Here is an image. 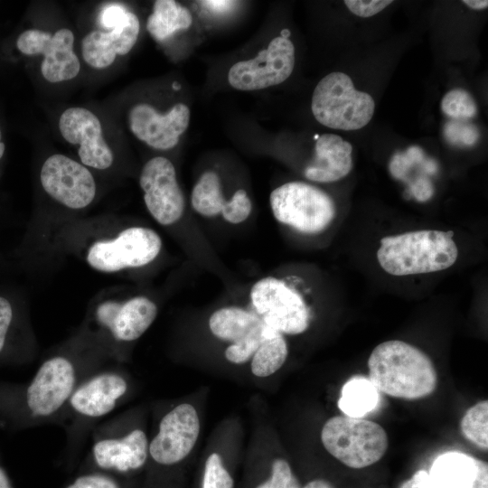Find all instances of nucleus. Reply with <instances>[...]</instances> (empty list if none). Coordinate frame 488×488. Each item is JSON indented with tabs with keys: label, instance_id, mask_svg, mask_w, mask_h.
I'll return each instance as SVG.
<instances>
[{
	"label": "nucleus",
	"instance_id": "1",
	"mask_svg": "<svg viewBox=\"0 0 488 488\" xmlns=\"http://www.w3.org/2000/svg\"><path fill=\"white\" fill-rule=\"evenodd\" d=\"M369 380L376 389L393 398L418 399L432 394L437 376L430 358L399 340L378 344L368 360Z\"/></svg>",
	"mask_w": 488,
	"mask_h": 488
},
{
	"label": "nucleus",
	"instance_id": "2",
	"mask_svg": "<svg viewBox=\"0 0 488 488\" xmlns=\"http://www.w3.org/2000/svg\"><path fill=\"white\" fill-rule=\"evenodd\" d=\"M99 367L80 363L65 354L44 360L23 389V418L29 425L56 423L79 383Z\"/></svg>",
	"mask_w": 488,
	"mask_h": 488
},
{
	"label": "nucleus",
	"instance_id": "3",
	"mask_svg": "<svg viewBox=\"0 0 488 488\" xmlns=\"http://www.w3.org/2000/svg\"><path fill=\"white\" fill-rule=\"evenodd\" d=\"M453 231L420 230L380 239L377 260L392 276L402 277L441 271L458 257Z\"/></svg>",
	"mask_w": 488,
	"mask_h": 488
},
{
	"label": "nucleus",
	"instance_id": "4",
	"mask_svg": "<svg viewBox=\"0 0 488 488\" xmlns=\"http://www.w3.org/2000/svg\"><path fill=\"white\" fill-rule=\"evenodd\" d=\"M129 389L127 376L114 367H99L84 378L70 397L56 423L77 444L98 421L111 414Z\"/></svg>",
	"mask_w": 488,
	"mask_h": 488
},
{
	"label": "nucleus",
	"instance_id": "5",
	"mask_svg": "<svg viewBox=\"0 0 488 488\" xmlns=\"http://www.w3.org/2000/svg\"><path fill=\"white\" fill-rule=\"evenodd\" d=\"M149 440L138 427H126L123 418H113L91 429L89 459L91 470L117 477L141 469L148 459Z\"/></svg>",
	"mask_w": 488,
	"mask_h": 488
},
{
	"label": "nucleus",
	"instance_id": "6",
	"mask_svg": "<svg viewBox=\"0 0 488 488\" xmlns=\"http://www.w3.org/2000/svg\"><path fill=\"white\" fill-rule=\"evenodd\" d=\"M315 119L322 125L341 130H356L371 119L375 103L371 95L357 90L351 78L332 72L316 85L311 103Z\"/></svg>",
	"mask_w": 488,
	"mask_h": 488
},
{
	"label": "nucleus",
	"instance_id": "7",
	"mask_svg": "<svg viewBox=\"0 0 488 488\" xmlns=\"http://www.w3.org/2000/svg\"><path fill=\"white\" fill-rule=\"evenodd\" d=\"M321 440L333 456L355 469L378 462L389 446L387 433L378 423L348 416L329 418L322 428Z\"/></svg>",
	"mask_w": 488,
	"mask_h": 488
},
{
	"label": "nucleus",
	"instance_id": "8",
	"mask_svg": "<svg viewBox=\"0 0 488 488\" xmlns=\"http://www.w3.org/2000/svg\"><path fill=\"white\" fill-rule=\"evenodd\" d=\"M274 217L303 233L324 230L335 217V204L323 190L304 182L284 183L269 198Z\"/></svg>",
	"mask_w": 488,
	"mask_h": 488
},
{
	"label": "nucleus",
	"instance_id": "9",
	"mask_svg": "<svg viewBox=\"0 0 488 488\" xmlns=\"http://www.w3.org/2000/svg\"><path fill=\"white\" fill-rule=\"evenodd\" d=\"M162 248L160 236L145 227H131L117 237L95 242L87 254L89 265L101 272H117L145 266L156 258Z\"/></svg>",
	"mask_w": 488,
	"mask_h": 488
},
{
	"label": "nucleus",
	"instance_id": "10",
	"mask_svg": "<svg viewBox=\"0 0 488 488\" xmlns=\"http://www.w3.org/2000/svg\"><path fill=\"white\" fill-rule=\"evenodd\" d=\"M252 305L264 324L286 334H299L309 326V311L302 296L275 277L258 280L251 288Z\"/></svg>",
	"mask_w": 488,
	"mask_h": 488
},
{
	"label": "nucleus",
	"instance_id": "11",
	"mask_svg": "<svg viewBox=\"0 0 488 488\" xmlns=\"http://www.w3.org/2000/svg\"><path fill=\"white\" fill-rule=\"evenodd\" d=\"M294 66V44L288 38L278 36L255 58L233 64L229 70L228 80L239 90L262 89L285 81Z\"/></svg>",
	"mask_w": 488,
	"mask_h": 488
},
{
	"label": "nucleus",
	"instance_id": "12",
	"mask_svg": "<svg viewBox=\"0 0 488 488\" xmlns=\"http://www.w3.org/2000/svg\"><path fill=\"white\" fill-rule=\"evenodd\" d=\"M199 433L196 409L188 403L179 404L161 418L148 445V457L160 466L174 465L190 454Z\"/></svg>",
	"mask_w": 488,
	"mask_h": 488
},
{
	"label": "nucleus",
	"instance_id": "13",
	"mask_svg": "<svg viewBox=\"0 0 488 488\" xmlns=\"http://www.w3.org/2000/svg\"><path fill=\"white\" fill-rule=\"evenodd\" d=\"M139 184L145 206L158 223L168 226L181 219L184 197L170 160L163 156L150 159L141 171Z\"/></svg>",
	"mask_w": 488,
	"mask_h": 488
},
{
	"label": "nucleus",
	"instance_id": "14",
	"mask_svg": "<svg viewBox=\"0 0 488 488\" xmlns=\"http://www.w3.org/2000/svg\"><path fill=\"white\" fill-rule=\"evenodd\" d=\"M40 180L52 199L70 209L87 207L96 195V183L89 169L64 155L45 160Z\"/></svg>",
	"mask_w": 488,
	"mask_h": 488
},
{
	"label": "nucleus",
	"instance_id": "15",
	"mask_svg": "<svg viewBox=\"0 0 488 488\" xmlns=\"http://www.w3.org/2000/svg\"><path fill=\"white\" fill-rule=\"evenodd\" d=\"M190 116V109L183 103L175 104L165 114L141 103L129 110L128 125L132 134L147 145L157 150H169L178 144L187 129Z\"/></svg>",
	"mask_w": 488,
	"mask_h": 488
},
{
	"label": "nucleus",
	"instance_id": "16",
	"mask_svg": "<svg viewBox=\"0 0 488 488\" xmlns=\"http://www.w3.org/2000/svg\"><path fill=\"white\" fill-rule=\"evenodd\" d=\"M59 129L67 142L80 145L78 154L83 165L99 170L111 166L113 152L103 137L99 119L90 110L67 108L60 117Z\"/></svg>",
	"mask_w": 488,
	"mask_h": 488
},
{
	"label": "nucleus",
	"instance_id": "17",
	"mask_svg": "<svg viewBox=\"0 0 488 488\" xmlns=\"http://www.w3.org/2000/svg\"><path fill=\"white\" fill-rule=\"evenodd\" d=\"M98 325L118 343L141 337L157 315L156 305L147 297L136 296L124 303L105 301L95 310Z\"/></svg>",
	"mask_w": 488,
	"mask_h": 488
},
{
	"label": "nucleus",
	"instance_id": "18",
	"mask_svg": "<svg viewBox=\"0 0 488 488\" xmlns=\"http://www.w3.org/2000/svg\"><path fill=\"white\" fill-rule=\"evenodd\" d=\"M140 30L137 16L127 12L125 19L109 32L93 31L81 41L84 61L95 69L110 66L117 55L128 53L136 42Z\"/></svg>",
	"mask_w": 488,
	"mask_h": 488
},
{
	"label": "nucleus",
	"instance_id": "19",
	"mask_svg": "<svg viewBox=\"0 0 488 488\" xmlns=\"http://www.w3.org/2000/svg\"><path fill=\"white\" fill-rule=\"evenodd\" d=\"M428 474L436 488H488L487 463L458 451L438 455Z\"/></svg>",
	"mask_w": 488,
	"mask_h": 488
},
{
	"label": "nucleus",
	"instance_id": "20",
	"mask_svg": "<svg viewBox=\"0 0 488 488\" xmlns=\"http://www.w3.org/2000/svg\"><path fill=\"white\" fill-rule=\"evenodd\" d=\"M314 156L305 169V176L314 182L333 183L345 177L352 168V146L335 134L317 136Z\"/></svg>",
	"mask_w": 488,
	"mask_h": 488
},
{
	"label": "nucleus",
	"instance_id": "21",
	"mask_svg": "<svg viewBox=\"0 0 488 488\" xmlns=\"http://www.w3.org/2000/svg\"><path fill=\"white\" fill-rule=\"evenodd\" d=\"M73 33L65 28L58 30L47 42L41 64V72L47 81H66L79 74L80 63L73 51Z\"/></svg>",
	"mask_w": 488,
	"mask_h": 488
},
{
	"label": "nucleus",
	"instance_id": "22",
	"mask_svg": "<svg viewBox=\"0 0 488 488\" xmlns=\"http://www.w3.org/2000/svg\"><path fill=\"white\" fill-rule=\"evenodd\" d=\"M192 23L190 11L174 0H157L148 16L146 29L157 42H163Z\"/></svg>",
	"mask_w": 488,
	"mask_h": 488
},
{
	"label": "nucleus",
	"instance_id": "23",
	"mask_svg": "<svg viewBox=\"0 0 488 488\" xmlns=\"http://www.w3.org/2000/svg\"><path fill=\"white\" fill-rule=\"evenodd\" d=\"M263 324L258 315L236 306L215 311L209 319L211 333L219 339L236 343Z\"/></svg>",
	"mask_w": 488,
	"mask_h": 488
},
{
	"label": "nucleus",
	"instance_id": "24",
	"mask_svg": "<svg viewBox=\"0 0 488 488\" xmlns=\"http://www.w3.org/2000/svg\"><path fill=\"white\" fill-rule=\"evenodd\" d=\"M379 399V390L372 382L358 376L343 385L338 407L345 416L361 418L376 408Z\"/></svg>",
	"mask_w": 488,
	"mask_h": 488
},
{
	"label": "nucleus",
	"instance_id": "25",
	"mask_svg": "<svg viewBox=\"0 0 488 488\" xmlns=\"http://www.w3.org/2000/svg\"><path fill=\"white\" fill-rule=\"evenodd\" d=\"M288 355L282 333L266 326L265 336L252 356L251 371L258 377H267L278 371Z\"/></svg>",
	"mask_w": 488,
	"mask_h": 488
},
{
	"label": "nucleus",
	"instance_id": "26",
	"mask_svg": "<svg viewBox=\"0 0 488 488\" xmlns=\"http://www.w3.org/2000/svg\"><path fill=\"white\" fill-rule=\"evenodd\" d=\"M191 202L194 211L205 217H213L221 212L226 200L215 172L206 171L201 175L192 189Z\"/></svg>",
	"mask_w": 488,
	"mask_h": 488
},
{
	"label": "nucleus",
	"instance_id": "27",
	"mask_svg": "<svg viewBox=\"0 0 488 488\" xmlns=\"http://www.w3.org/2000/svg\"><path fill=\"white\" fill-rule=\"evenodd\" d=\"M488 402L483 400L470 408L461 420V430L466 439L482 449L488 447Z\"/></svg>",
	"mask_w": 488,
	"mask_h": 488
},
{
	"label": "nucleus",
	"instance_id": "28",
	"mask_svg": "<svg viewBox=\"0 0 488 488\" xmlns=\"http://www.w3.org/2000/svg\"><path fill=\"white\" fill-rule=\"evenodd\" d=\"M442 111L453 119L468 120L477 114V105L469 92L463 89L448 91L441 101Z\"/></svg>",
	"mask_w": 488,
	"mask_h": 488
},
{
	"label": "nucleus",
	"instance_id": "29",
	"mask_svg": "<svg viewBox=\"0 0 488 488\" xmlns=\"http://www.w3.org/2000/svg\"><path fill=\"white\" fill-rule=\"evenodd\" d=\"M266 333V325L263 324L250 332L244 338L233 343L225 351L226 359L236 364L249 361L259 347Z\"/></svg>",
	"mask_w": 488,
	"mask_h": 488
},
{
	"label": "nucleus",
	"instance_id": "30",
	"mask_svg": "<svg viewBox=\"0 0 488 488\" xmlns=\"http://www.w3.org/2000/svg\"><path fill=\"white\" fill-rule=\"evenodd\" d=\"M443 134L448 143L457 146H473L480 136L479 130L474 124L458 119L446 122Z\"/></svg>",
	"mask_w": 488,
	"mask_h": 488
},
{
	"label": "nucleus",
	"instance_id": "31",
	"mask_svg": "<svg viewBox=\"0 0 488 488\" xmlns=\"http://www.w3.org/2000/svg\"><path fill=\"white\" fill-rule=\"evenodd\" d=\"M234 482L219 454H211L205 463L202 488H233Z\"/></svg>",
	"mask_w": 488,
	"mask_h": 488
},
{
	"label": "nucleus",
	"instance_id": "32",
	"mask_svg": "<svg viewBox=\"0 0 488 488\" xmlns=\"http://www.w3.org/2000/svg\"><path fill=\"white\" fill-rule=\"evenodd\" d=\"M251 210L252 204L246 191L239 189L234 192L230 200L226 201L221 213L228 222L239 224L248 219Z\"/></svg>",
	"mask_w": 488,
	"mask_h": 488
},
{
	"label": "nucleus",
	"instance_id": "33",
	"mask_svg": "<svg viewBox=\"0 0 488 488\" xmlns=\"http://www.w3.org/2000/svg\"><path fill=\"white\" fill-rule=\"evenodd\" d=\"M424 161V152L419 146H410L403 153H396L389 162V172L397 179L405 180L412 166Z\"/></svg>",
	"mask_w": 488,
	"mask_h": 488
},
{
	"label": "nucleus",
	"instance_id": "34",
	"mask_svg": "<svg viewBox=\"0 0 488 488\" xmlns=\"http://www.w3.org/2000/svg\"><path fill=\"white\" fill-rule=\"evenodd\" d=\"M65 488H122L117 478L112 474L89 470L74 478Z\"/></svg>",
	"mask_w": 488,
	"mask_h": 488
},
{
	"label": "nucleus",
	"instance_id": "35",
	"mask_svg": "<svg viewBox=\"0 0 488 488\" xmlns=\"http://www.w3.org/2000/svg\"><path fill=\"white\" fill-rule=\"evenodd\" d=\"M52 34L37 29L23 32L16 40V47L23 54L33 56L42 54Z\"/></svg>",
	"mask_w": 488,
	"mask_h": 488
},
{
	"label": "nucleus",
	"instance_id": "36",
	"mask_svg": "<svg viewBox=\"0 0 488 488\" xmlns=\"http://www.w3.org/2000/svg\"><path fill=\"white\" fill-rule=\"evenodd\" d=\"M14 321L15 308L12 299L0 293V355L9 342Z\"/></svg>",
	"mask_w": 488,
	"mask_h": 488
},
{
	"label": "nucleus",
	"instance_id": "37",
	"mask_svg": "<svg viewBox=\"0 0 488 488\" xmlns=\"http://www.w3.org/2000/svg\"><path fill=\"white\" fill-rule=\"evenodd\" d=\"M293 476L289 464L285 459L277 458L272 464L270 478L256 488H288Z\"/></svg>",
	"mask_w": 488,
	"mask_h": 488
},
{
	"label": "nucleus",
	"instance_id": "38",
	"mask_svg": "<svg viewBox=\"0 0 488 488\" xmlns=\"http://www.w3.org/2000/svg\"><path fill=\"white\" fill-rule=\"evenodd\" d=\"M345 5L354 14L371 17L392 4L391 0H345Z\"/></svg>",
	"mask_w": 488,
	"mask_h": 488
},
{
	"label": "nucleus",
	"instance_id": "39",
	"mask_svg": "<svg viewBox=\"0 0 488 488\" xmlns=\"http://www.w3.org/2000/svg\"><path fill=\"white\" fill-rule=\"evenodd\" d=\"M127 12L124 6L118 4L108 5L101 12L100 22L103 26L111 30L125 19Z\"/></svg>",
	"mask_w": 488,
	"mask_h": 488
},
{
	"label": "nucleus",
	"instance_id": "40",
	"mask_svg": "<svg viewBox=\"0 0 488 488\" xmlns=\"http://www.w3.org/2000/svg\"><path fill=\"white\" fill-rule=\"evenodd\" d=\"M410 192L418 202H426L434 194V186L429 179L419 177L410 184Z\"/></svg>",
	"mask_w": 488,
	"mask_h": 488
},
{
	"label": "nucleus",
	"instance_id": "41",
	"mask_svg": "<svg viewBox=\"0 0 488 488\" xmlns=\"http://www.w3.org/2000/svg\"><path fill=\"white\" fill-rule=\"evenodd\" d=\"M400 488H436V486L427 471L418 470L410 479L405 481Z\"/></svg>",
	"mask_w": 488,
	"mask_h": 488
},
{
	"label": "nucleus",
	"instance_id": "42",
	"mask_svg": "<svg viewBox=\"0 0 488 488\" xmlns=\"http://www.w3.org/2000/svg\"><path fill=\"white\" fill-rule=\"evenodd\" d=\"M201 3L207 9L212 12H216V13H222V12L228 11L234 4V2L232 1H221V0L202 1Z\"/></svg>",
	"mask_w": 488,
	"mask_h": 488
},
{
	"label": "nucleus",
	"instance_id": "43",
	"mask_svg": "<svg viewBox=\"0 0 488 488\" xmlns=\"http://www.w3.org/2000/svg\"><path fill=\"white\" fill-rule=\"evenodd\" d=\"M463 3L474 10H482L488 6L487 0H464Z\"/></svg>",
	"mask_w": 488,
	"mask_h": 488
},
{
	"label": "nucleus",
	"instance_id": "44",
	"mask_svg": "<svg viewBox=\"0 0 488 488\" xmlns=\"http://www.w3.org/2000/svg\"><path fill=\"white\" fill-rule=\"evenodd\" d=\"M303 488H334L329 482L324 479H315L306 483Z\"/></svg>",
	"mask_w": 488,
	"mask_h": 488
},
{
	"label": "nucleus",
	"instance_id": "45",
	"mask_svg": "<svg viewBox=\"0 0 488 488\" xmlns=\"http://www.w3.org/2000/svg\"><path fill=\"white\" fill-rule=\"evenodd\" d=\"M0 488H13L5 469L0 465Z\"/></svg>",
	"mask_w": 488,
	"mask_h": 488
},
{
	"label": "nucleus",
	"instance_id": "46",
	"mask_svg": "<svg viewBox=\"0 0 488 488\" xmlns=\"http://www.w3.org/2000/svg\"><path fill=\"white\" fill-rule=\"evenodd\" d=\"M288 488H301L300 483L295 475L292 477Z\"/></svg>",
	"mask_w": 488,
	"mask_h": 488
},
{
	"label": "nucleus",
	"instance_id": "47",
	"mask_svg": "<svg viewBox=\"0 0 488 488\" xmlns=\"http://www.w3.org/2000/svg\"><path fill=\"white\" fill-rule=\"evenodd\" d=\"M5 151V143L2 141V132H1V129H0V160H1V159L3 158V156H4Z\"/></svg>",
	"mask_w": 488,
	"mask_h": 488
},
{
	"label": "nucleus",
	"instance_id": "48",
	"mask_svg": "<svg viewBox=\"0 0 488 488\" xmlns=\"http://www.w3.org/2000/svg\"><path fill=\"white\" fill-rule=\"evenodd\" d=\"M289 34H290V33H289V31H287V30H283V31H282L281 37H283V38H287V36H288Z\"/></svg>",
	"mask_w": 488,
	"mask_h": 488
}]
</instances>
